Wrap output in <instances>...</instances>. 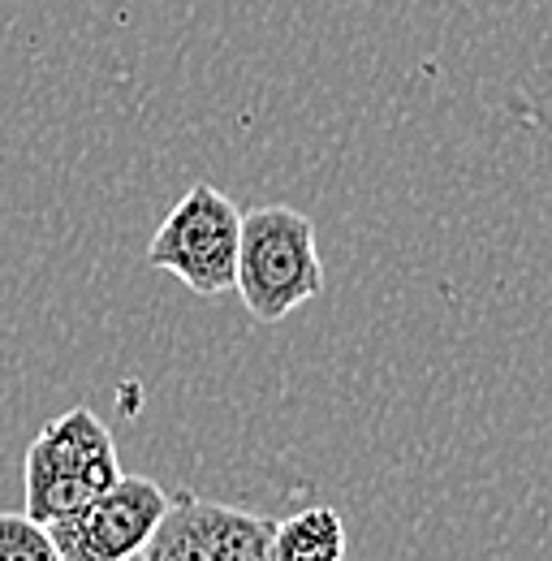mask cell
<instances>
[{
  "instance_id": "obj_1",
  "label": "cell",
  "mask_w": 552,
  "mask_h": 561,
  "mask_svg": "<svg viewBox=\"0 0 552 561\" xmlns=\"http://www.w3.org/2000/svg\"><path fill=\"white\" fill-rule=\"evenodd\" d=\"M233 289L260 324H276L307 307L324 289V260L311 216L285 204L242 211Z\"/></svg>"
},
{
  "instance_id": "obj_2",
  "label": "cell",
  "mask_w": 552,
  "mask_h": 561,
  "mask_svg": "<svg viewBox=\"0 0 552 561\" xmlns=\"http://www.w3.org/2000/svg\"><path fill=\"white\" fill-rule=\"evenodd\" d=\"M122 480V458L108 423L91 407H69L48 420L22 458V514L35 523H53L69 510H82L104 489Z\"/></svg>"
},
{
  "instance_id": "obj_3",
  "label": "cell",
  "mask_w": 552,
  "mask_h": 561,
  "mask_svg": "<svg viewBox=\"0 0 552 561\" xmlns=\"http://www.w3.org/2000/svg\"><path fill=\"white\" fill-rule=\"evenodd\" d=\"M242 211L211 182H195L147 242V268L177 277L186 289L216 298L233 289Z\"/></svg>"
},
{
  "instance_id": "obj_4",
  "label": "cell",
  "mask_w": 552,
  "mask_h": 561,
  "mask_svg": "<svg viewBox=\"0 0 552 561\" xmlns=\"http://www.w3.org/2000/svg\"><path fill=\"white\" fill-rule=\"evenodd\" d=\"M147 561H273V523L225 501L195 492L169 496L151 540Z\"/></svg>"
},
{
  "instance_id": "obj_5",
  "label": "cell",
  "mask_w": 552,
  "mask_h": 561,
  "mask_svg": "<svg viewBox=\"0 0 552 561\" xmlns=\"http://www.w3.org/2000/svg\"><path fill=\"white\" fill-rule=\"evenodd\" d=\"M164 505H169V492L160 484L122 471V480L100 492L95 501L53 518L48 536L61 561H126L142 553Z\"/></svg>"
},
{
  "instance_id": "obj_6",
  "label": "cell",
  "mask_w": 552,
  "mask_h": 561,
  "mask_svg": "<svg viewBox=\"0 0 552 561\" xmlns=\"http://www.w3.org/2000/svg\"><path fill=\"white\" fill-rule=\"evenodd\" d=\"M345 518L333 505H307L273 523V561H345Z\"/></svg>"
},
{
  "instance_id": "obj_7",
  "label": "cell",
  "mask_w": 552,
  "mask_h": 561,
  "mask_svg": "<svg viewBox=\"0 0 552 561\" xmlns=\"http://www.w3.org/2000/svg\"><path fill=\"white\" fill-rule=\"evenodd\" d=\"M0 561H61V553L31 514H0Z\"/></svg>"
},
{
  "instance_id": "obj_8",
  "label": "cell",
  "mask_w": 552,
  "mask_h": 561,
  "mask_svg": "<svg viewBox=\"0 0 552 561\" xmlns=\"http://www.w3.org/2000/svg\"><path fill=\"white\" fill-rule=\"evenodd\" d=\"M126 561H147V558H142V553H135V558H126Z\"/></svg>"
}]
</instances>
